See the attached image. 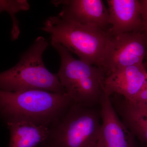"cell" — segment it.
I'll return each mask as SVG.
<instances>
[{"label":"cell","mask_w":147,"mask_h":147,"mask_svg":"<svg viewBox=\"0 0 147 147\" xmlns=\"http://www.w3.org/2000/svg\"><path fill=\"white\" fill-rule=\"evenodd\" d=\"M147 115V84L130 101L125 102L123 115L138 117Z\"/></svg>","instance_id":"obj_13"},{"label":"cell","mask_w":147,"mask_h":147,"mask_svg":"<svg viewBox=\"0 0 147 147\" xmlns=\"http://www.w3.org/2000/svg\"><path fill=\"white\" fill-rule=\"evenodd\" d=\"M51 45L60 57L58 77L72 102L89 107L100 103L105 93L104 81L106 73L104 69L74 58L60 44Z\"/></svg>","instance_id":"obj_4"},{"label":"cell","mask_w":147,"mask_h":147,"mask_svg":"<svg viewBox=\"0 0 147 147\" xmlns=\"http://www.w3.org/2000/svg\"><path fill=\"white\" fill-rule=\"evenodd\" d=\"M55 6H62L59 16L82 25L107 31L109 12L102 0L52 1Z\"/></svg>","instance_id":"obj_7"},{"label":"cell","mask_w":147,"mask_h":147,"mask_svg":"<svg viewBox=\"0 0 147 147\" xmlns=\"http://www.w3.org/2000/svg\"><path fill=\"white\" fill-rule=\"evenodd\" d=\"M143 22V32L147 36V0H140Z\"/></svg>","instance_id":"obj_15"},{"label":"cell","mask_w":147,"mask_h":147,"mask_svg":"<svg viewBox=\"0 0 147 147\" xmlns=\"http://www.w3.org/2000/svg\"><path fill=\"white\" fill-rule=\"evenodd\" d=\"M100 115L92 107L72 102L50 127L48 147H96L100 135Z\"/></svg>","instance_id":"obj_5"},{"label":"cell","mask_w":147,"mask_h":147,"mask_svg":"<svg viewBox=\"0 0 147 147\" xmlns=\"http://www.w3.org/2000/svg\"><path fill=\"white\" fill-rule=\"evenodd\" d=\"M147 53V36L131 32L113 37L103 69L106 75L127 67L144 63Z\"/></svg>","instance_id":"obj_6"},{"label":"cell","mask_w":147,"mask_h":147,"mask_svg":"<svg viewBox=\"0 0 147 147\" xmlns=\"http://www.w3.org/2000/svg\"><path fill=\"white\" fill-rule=\"evenodd\" d=\"M96 147H97V146H96Z\"/></svg>","instance_id":"obj_17"},{"label":"cell","mask_w":147,"mask_h":147,"mask_svg":"<svg viewBox=\"0 0 147 147\" xmlns=\"http://www.w3.org/2000/svg\"><path fill=\"white\" fill-rule=\"evenodd\" d=\"M109 22L108 30L112 36L131 32H143L141 5L139 0H107Z\"/></svg>","instance_id":"obj_10"},{"label":"cell","mask_w":147,"mask_h":147,"mask_svg":"<svg viewBox=\"0 0 147 147\" xmlns=\"http://www.w3.org/2000/svg\"><path fill=\"white\" fill-rule=\"evenodd\" d=\"M72 102L66 93L40 90H0V115L7 123L26 122L50 127Z\"/></svg>","instance_id":"obj_1"},{"label":"cell","mask_w":147,"mask_h":147,"mask_svg":"<svg viewBox=\"0 0 147 147\" xmlns=\"http://www.w3.org/2000/svg\"><path fill=\"white\" fill-rule=\"evenodd\" d=\"M10 132L8 147H36L45 143L50 133V127L26 122H8Z\"/></svg>","instance_id":"obj_11"},{"label":"cell","mask_w":147,"mask_h":147,"mask_svg":"<svg viewBox=\"0 0 147 147\" xmlns=\"http://www.w3.org/2000/svg\"><path fill=\"white\" fill-rule=\"evenodd\" d=\"M48 45L45 38H37L16 65L0 73V90L18 92L40 90L66 93L57 74L50 72L43 62L42 55Z\"/></svg>","instance_id":"obj_3"},{"label":"cell","mask_w":147,"mask_h":147,"mask_svg":"<svg viewBox=\"0 0 147 147\" xmlns=\"http://www.w3.org/2000/svg\"></svg>","instance_id":"obj_18"},{"label":"cell","mask_w":147,"mask_h":147,"mask_svg":"<svg viewBox=\"0 0 147 147\" xmlns=\"http://www.w3.org/2000/svg\"><path fill=\"white\" fill-rule=\"evenodd\" d=\"M30 9V5L26 0L16 1H0V13L7 11L12 19L13 26L11 32V38L13 40L17 39L20 34V28L18 20L15 14L21 11H26Z\"/></svg>","instance_id":"obj_12"},{"label":"cell","mask_w":147,"mask_h":147,"mask_svg":"<svg viewBox=\"0 0 147 147\" xmlns=\"http://www.w3.org/2000/svg\"><path fill=\"white\" fill-rule=\"evenodd\" d=\"M41 29L50 34L51 44H60L81 60L103 69L113 38L108 30L59 15L47 18Z\"/></svg>","instance_id":"obj_2"},{"label":"cell","mask_w":147,"mask_h":147,"mask_svg":"<svg viewBox=\"0 0 147 147\" xmlns=\"http://www.w3.org/2000/svg\"><path fill=\"white\" fill-rule=\"evenodd\" d=\"M123 117L127 127L147 147V115L138 117L123 115Z\"/></svg>","instance_id":"obj_14"},{"label":"cell","mask_w":147,"mask_h":147,"mask_svg":"<svg viewBox=\"0 0 147 147\" xmlns=\"http://www.w3.org/2000/svg\"><path fill=\"white\" fill-rule=\"evenodd\" d=\"M146 58L147 59V53L146 54Z\"/></svg>","instance_id":"obj_16"},{"label":"cell","mask_w":147,"mask_h":147,"mask_svg":"<svg viewBox=\"0 0 147 147\" xmlns=\"http://www.w3.org/2000/svg\"><path fill=\"white\" fill-rule=\"evenodd\" d=\"M147 84V71L144 64L120 69L105 76L104 91L122 96L125 101L133 99Z\"/></svg>","instance_id":"obj_9"},{"label":"cell","mask_w":147,"mask_h":147,"mask_svg":"<svg viewBox=\"0 0 147 147\" xmlns=\"http://www.w3.org/2000/svg\"><path fill=\"white\" fill-rule=\"evenodd\" d=\"M102 119L98 147H133V134L119 119L110 96L104 93L100 100Z\"/></svg>","instance_id":"obj_8"}]
</instances>
